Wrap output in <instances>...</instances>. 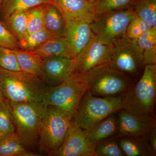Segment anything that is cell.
<instances>
[{
	"instance_id": "5b68a950",
	"label": "cell",
	"mask_w": 156,
	"mask_h": 156,
	"mask_svg": "<svg viewBox=\"0 0 156 156\" xmlns=\"http://www.w3.org/2000/svg\"><path fill=\"white\" fill-rule=\"evenodd\" d=\"M84 75L88 91L97 97L122 95L135 83V80L116 69L110 62L90 70Z\"/></svg>"
},
{
	"instance_id": "d590c367",
	"label": "cell",
	"mask_w": 156,
	"mask_h": 156,
	"mask_svg": "<svg viewBox=\"0 0 156 156\" xmlns=\"http://www.w3.org/2000/svg\"><path fill=\"white\" fill-rule=\"evenodd\" d=\"M5 2L6 0H0V12L2 11Z\"/></svg>"
},
{
	"instance_id": "8fae6325",
	"label": "cell",
	"mask_w": 156,
	"mask_h": 156,
	"mask_svg": "<svg viewBox=\"0 0 156 156\" xmlns=\"http://www.w3.org/2000/svg\"><path fill=\"white\" fill-rule=\"evenodd\" d=\"M95 146L90 142L89 130L70 122L64 142L53 156H96Z\"/></svg>"
},
{
	"instance_id": "2e32d148",
	"label": "cell",
	"mask_w": 156,
	"mask_h": 156,
	"mask_svg": "<svg viewBox=\"0 0 156 156\" xmlns=\"http://www.w3.org/2000/svg\"><path fill=\"white\" fill-rule=\"evenodd\" d=\"M33 146L16 132L0 138V156H37Z\"/></svg>"
},
{
	"instance_id": "ffe728a7",
	"label": "cell",
	"mask_w": 156,
	"mask_h": 156,
	"mask_svg": "<svg viewBox=\"0 0 156 156\" xmlns=\"http://www.w3.org/2000/svg\"><path fill=\"white\" fill-rule=\"evenodd\" d=\"M44 28L52 37H63L66 22L57 8L51 3L45 4Z\"/></svg>"
},
{
	"instance_id": "4dcf8cb0",
	"label": "cell",
	"mask_w": 156,
	"mask_h": 156,
	"mask_svg": "<svg viewBox=\"0 0 156 156\" xmlns=\"http://www.w3.org/2000/svg\"><path fill=\"white\" fill-rule=\"evenodd\" d=\"M0 68L12 71H21L13 49L0 47Z\"/></svg>"
},
{
	"instance_id": "83f0119b",
	"label": "cell",
	"mask_w": 156,
	"mask_h": 156,
	"mask_svg": "<svg viewBox=\"0 0 156 156\" xmlns=\"http://www.w3.org/2000/svg\"><path fill=\"white\" fill-rule=\"evenodd\" d=\"M53 37L45 29L29 34L22 41L19 42L20 48L27 51L37 48L50 38Z\"/></svg>"
},
{
	"instance_id": "484cf974",
	"label": "cell",
	"mask_w": 156,
	"mask_h": 156,
	"mask_svg": "<svg viewBox=\"0 0 156 156\" xmlns=\"http://www.w3.org/2000/svg\"><path fill=\"white\" fill-rule=\"evenodd\" d=\"M96 156H125L120 147L119 136H112L97 143L95 146Z\"/></svg>"
},
{
	"instance_id": "277c9868",
	"label": "cell",
	"mask_w": 156,
	"mask_h": 156,
	"mask_svg": "<svg viewBox=\"0 0 156 156\" xmlns=\"http://www.w3.org/2000/svg\"><path fill=\"white\" fill-rule=\"evenodd\" d=\"M122 108V95L97 97L88 90L82 97L71 121L83 129L89 130L101 120Z\"/></svg>"
},
{
	"instance_id": "9a60e30c",
	"label": "cell",
	"mask_w": 156,
	"mask_h": 156,
	"mask_svg": "<svg viewBox=\"0 0 156 156\" xmlns=\"http://www.w3.org/2000/svg\"><path fill=\"white\" fill-rule=\"evenodd\" d=\"M66 21L82 20L91 23L96 16L94 3L88 0H52Z\"/></svg>"
},
{
	"instance_id": "7402d4cb",
	"label": "cell",
	"mask_w": 156,
	"mask_h": 156,
	"mask_svg": "<svg viewBox=\"0 0 156 156\" xmlns=\"http://www.w3.org/2000/svg\"><path fill=\"white\" fill-rule=\"evenodd\" d=\"M13 50L21 71L41 78L43 58L30 51L20 48Z\"/></svg>"
},
{
	"instance_id": "4fadbf2b",
	"label": "cell",
	"mask_w": 156,
	"mask_h": 156,
	"mask_svg": "<svg viewBox=\"0 0 156 156\" xmlns=\"http://www.w3.org/2000/svg\"><path fill=\"white\" fill-rule=\"evenodd\" d=\"M92 34L91 23L85 20H73L66 22L63 37L73 58L76 57L86 47Z\"/></svg>"
},
{
	"instance_id": "44dd1931",
	"label": "cell",
	"mask_w": 156,
	"mask_h": 156,
	"mask_svg": "<svg viewBox=\"0 0 156 156\" xmlns=\"http://www.w3.org/2000/svg\"><path fill=\"white\" fill-rule=\"evenodd\" d=\"M135 41L142 53L144 66L156 64V27H152Z\"/></svg>"
},
{
	"instance_id": "3957f363",
	"label": "cell",
	"mask_w": 156,
	"mask_h": 156,
	"mask_svg": "<svg viewBox=\"0 0 156 156\" xmlns=\"http://www.w3.org/2000/svg\"><path fill=\"white\" fill-rule=\"evenodd\" d=\"M71 121L62 110L52 105H44L38 132L40 151L52 156L64 142Z\"/></svg>"
},
{
	"instance_id": "f546056e",
	"label": "cell",
	"mask_w": 156,
	"mask_h": 156,
	"mask_svg": "<svg viewBox=\"0 0 156 156\" xmlns=\"http://www.w3.org/2000/svg\"><path fill=\"white\" fill-rule=\"evenodd\" d=\"M152 27L149 23L136 15L128 24L126 30V37L131 40H137Z\"/></svg>"
},
{
	"instance_id": "ba28073f",
	"label": "cell",
	"mask_w": 156,
	"mask_h": 156,
	"mask_svg": "<svg viewBox=\"0 0 156 156\" xmlns=\"http://www.w3.org/2000/svg\"><path fill=\"white\" fill-rule=\"evenodd\" d=\"M136 16L132 9L97 14L91 23V30L100 41L112 45L118 40L127 37L128 24Z\"/></svg>"
},
{
	"instance_id": "9c48e42d",
	"label": "cell",
	"mask_w": 156,
	"mask_h": 156,
	"mask_svg": "<svg viewBox=\"0 0 156 156\" xmlns=\"http://www.w3.org/2000/svg\"><path fill=\"white\" fill-rule=\"evenodd\" d=\"M109 62L116 69L135 80L142 75L144 67L142 53L136 41L127 37L113 44Z\"/></svg>"
},
{
	"instance_id": "836d02e7",
	"label": "cell",
	"mask_w": 156,
	"mask_h": 156,
	"mask_svg": "<svg viewBox=\"0 0 156 156\" xmlns=\"http://www.w3.org/2000/svg\"><path fill=\"white\" fill-rule=\"evenodd\" d=\"M149 145L152 156L156 155V128H154L147 135Z\"/></svg>"
},
{
	"instance_id": "4316f807",
	"label": "cell",
	"mask_w": 156,
	"mask_h": 156,
	"mask_svg": "<svg viewBox=\"0 0 156 156\" xmlns=\"http://www.w3.org/2000/svg\"><path fill=\"white\" fill-rule=\"evenodd\" d=\"M136 0H95L93 2L96 15L108 11L133 9Z\"/></svg>"
},
{
	"instance_id": "8d00e7d4",
	"label": "cell",
	"mask_w": 156,
	"mask_h": 156,
	"mask_svg": "<svg viewBox=\"0 0 156 156\" xmlns=\"http://www.w3.org/2000/svg\"><path fill=\"white\" fill-rule=\"evenodd\" d=\"M88 1H90V2H93L95 0H88Z\"/></svg>"
},
{
	"instance_id": "8992f818",
	"label": "cell",
	"mask_w": 156,
	"mask_h": 156,
	"mask_svg": "<svg viewBox=\"0 0 156 156\" xmlns=\"http://www.w3.org/2000/svg\"><path fill=\"white\" fill-rule=\"evenodd\" d=\"M88 90L85 75L75 73L59 86L49 87L42 104L58 107L71 121L82 97Z\"/></svg>"
},
{
	"instance_id": "d4e9b609",
	"label": "cell",
	"mask_w": 156,
	"mask_h": 156,
	"mask_svg": "<svg viewBox=\"0 0 156 156\" xmlns=\"http://www.w3.org/2000/svg\"><path fill=\"white\" fill-rule=\"evenodd\" d=\"M133 9L136 16L156 27V0H136Z\"/></svg>"
},
{
	"instance_id": "ac0fdd59",
	"label": "cell",
	"mask_w": 156,
	"mask_h": 156,
	"mask_svg": "<svg viewBox=\"0 0 156 156\" xmlns=\"http://www.w3.org/2000/svg\"><path fill=\"white\" fill-rule=\"evenodd\" d=\"M119 144L127 156H152L147 135L119 136Z\"/></svg>"
},
{
	"instance_id": "6da1fadb",
	"label": "cell",
	"mask_w": 156,
	"mask_h": 156,
	"mask_svg": "<svg viewBox=\"0 0 156 156\" xmlns=\"http://www.w3.org/2000/svg\"><path fill=\"white\" fill-rule=\"evenodd\" d=\"M0 86L5 102H41L49 87L39 77L0 68Z\"/></svg>"
},
{
	"instance_id": "cb8c5ba5",
	"label": "cell",
	"mask_w": 156,
	"mask_h": 156,
	"mask_svg": "<svg viewBox=\"0 0 156 156\" xmlns=\"http://www.w3.org/2000/svg\"><path fill=\"white\" fill-rule=\"evenodd\" d=\"M5 20L6 25L18 42L22 41L28 34L26 11L16 12Z\"/></svg>"
},
{
	"instance_id": "d6a6232c",
	"label": "cell",
	"mask_w": 156,
	"mask_h": 156,
	"mask_svg": "<svg viewBox=\"0 0 156 156\" xmlns=\"http://www.w3.org/2000/svg\"><path fill=\"white\" fill-rule=\"evenodd\" d=\"M0 47L11 49L20 48L19 42L5 23L0 20Z\"/></svg>"
},
{
	"instance_id": "e575fe53",
	"label": "cell",
	"mask_w": 156,
	"mask_h": 156,
	"mask_svg": "<svg viewBox=\"0 0 156 156\" xmlns=\"http://www.w3.org/2000/svg\"><path fill=\"white\" fill-rule=\"evenodd\" d=\"M0 103L3 105L5 104V99L3 97L2 93V90H1V86H0Z\"/></svg>"
},
{
	"instance_id": "e0dca14e",
	"label": "cell",
	"mask_w": 156,
	"mask_h": 156,
	"mask_svg": "<svg viewBox=\"0 0 156 156\" xmlns=\"http://www.w3.org/2000/svg\"><path fill=\"white\" fill-rule=\"evenodd\" d=\"M116 113L110 115L88 130L89 140L92 144L95 146L101 140L118 135Z\"/></svg>"
},
{
	"instance_id": "603a6c76",
	"label": "cell",
	"mask_w": 156,
	"mask_h": 156,
	"mask_svg": "<svg viewBox=\"0 0 156 156\" xmlns=\"http://www.w3.org/2000/svg\"><path fill=\"white\" fill-rule=\"evenodd\" d=\"M52 0H6L1 12L4 20L11 14L26 11L37 6L51 3Z\"/></svg>"
},
{
	"instance_id": "30bf717a",
	"label": "cell",
	"mask_w": 156,
	"mask_h": 156,
	"mask_svg": "<svg viewBox=\"0 0 156 156\" xmlns=\"http://www.w3.org/2000/svg\"><path fill=\"white\" fill-rule=\"evenodd\" d=\"M112 45L100 41L94 34L86 47L75 58V73L85 74L90 70L108 63Z\"/></svg>"
},
{
	"instance_id": "5bb4252c",
	"label": "cell",
	"mask_w": 156,
	"mask_h": 156,
	"mask_svg": "<svg viewBox=\"0 0 156 156\" xmlns=\"http://www.w3.org/2000/svg\"><path fill=\"white\" fill-rule=\"evenodd\" d=\"M118 135H147L156 128L155 119H146L133 114L122 108L118 111Z\"/></svg>"
},
{
	"instance_id": "7c38bea8",
	"label": "cell",
	"mask_w": 156,
	"mask_h": 156,
	"mask_svg": "<svg viewBox=\"0 0 156 156\" xmlns=\"http://www.w3.org/2000/svg\"><path fill=\"white\" fill-rule=\"evenodd\" d=\"M43 59L41 79L49 87L59 86L75 73V58L58 56Z\"/></svg>"
},
{
	"instance_id": "1f68e13d",
	"label": "cell",
	"mask_w": 156,
	"mask_h": 156,
	"mask_svg": "<svg viewBox=\"0 0 156 156\" xmlns=\"http://www.w3.org/2000/svg\"><path fill=\"white\" fill-rule=\"evenodd\" d=\"M15 132V126L5 105L0 103V138Z\"/></svg>"
},
{
	"instance_id": "52a82bcc",
	"label": "cell",
	"mask_w": 156,
	"mask_h": 156,
	"mask_svg": "<svg viewBox=\"0 0 156 156\" xmlns=\"http://www.w3.org/2000/svg\"><path fill=\"white\" fill-rule=\"evenodd\" d=\"M16 132L32 146L37 145L40 122L44 105L41 102H5Z\"/></svg>"
},
{
	"instance_id": "7a4b0ae2",
	"label": "cell",
	"mask_w": 156,
	"mask_h": 156,
	"mask_svg": "<svg viewBox=\"0 0 156 156\" xmlns=\"http://www.w3.org/2000/svg\"><path fill=\"white\" fill-rule=\"evenodd\" d=\"M156 64L144 66L139 80L122 95L123 108L138 116L155 119Z\"/></svg>"
},
{
	"instance_id": "d6986e66",
	"label": "cell",
	"mask_w": 156,
	"mask_h": 156,
	"mask_svg": "<svg viewBox=\"0 0 156 156\" xmlns=\"http://www.w3.org/2000/svg\"><path fill=\"white\" fill-rule=\"evenodd\" d=\"M29 51L43 59L58 56L73 58L63 37H52L37 48Z\"/></svg>"
},
{
	"instance_id": "f1b7e54d",
	"label": "cell",
	"mask_w": 156,
	"mask_h": 156,
	"mask_svg": "<svg viewBox=\"0 0 156 156\" xmlns=\"http://www.w3.org/2000/svg\"><path fill=\"white\" fill-rule=\"evenodd\" d=\"M44 5L37 6L26 11L28 34L44 28Z\"/></svg>"
}]
</instances>
